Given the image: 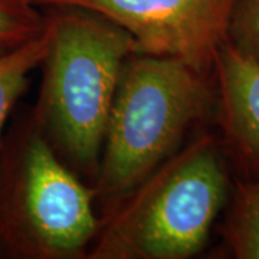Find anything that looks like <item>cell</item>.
<instances>
[{
	"label": "cell",
	"mask_w": 259,
	"mask_h": 259,
	"mask_svg": "<svg viewBox=\"0 0 259 259\" xmlns=\"http://www.w3.org/2000/svg\"><path fill=\"white\" fill-rule=\"evenodd\" d=\"M216 102L212 72L168 56L134 52L112 102L94 182L97 197L115 204L177 151Z\"/></svg>",
	"instance_id": "3957f363"
},
{
	"label": "cell",
	"mask_w": 259,
	"mask_h": 259,
	"mask_svg": "<svg viewBox=\"0 0 259 259\" xmlns=\"http://www.w3.org/2000/svg\"><path fill=\"white\" fill-rule=\"evenodd\" d=\"M231 190L221 141L204 133L112 204L87 258H192L207 243Z\"/></svg>",
	"instance_id": "7a4b0ae2"
},
{
	"label": "cell",
	"mask_w": 259,
	"mask_h": 259,
	"mask_svg": "<svg viewBox=\"0 0 259 259\" xmlns=\"http://www.w3.org/2000/svg\"><path fill=\"white\" fill-rule=\"evenodd\" d=\"M47 16L26 0H0V55L39 36Z\"/></svg>",
	"instance_id": "9c48e42d"
},
{
	"label": "cell",
	"mask_w": 259,
	"mask_h": 259,
	"mask_svg": "<svg viewBox=\"0 0 259 259\" xmlns=\"http://www.w3.org/2000/svg\"><path fill=\"white\" fill-rule=\"evenodd\" d=\"M236 0H37L100 13L134 39L141 54L168 56L212 72L228 39Z\"/></svg>",
	"instance_id": "5b68a950"
},
{
	"label": "cell",
	"mask_w": 259,
	"mask_h": 259,
	"mask_svg": "<svg viewBox=\"0 0 259 259\" xmlns=\"http://www.w3.org/2000/svg\"><path fill=\"white\" fill-rule=\"evenodd\" d=\"M216 120L225 157L241 180H259V62L226 40L213 62Z\"/></svg>",
	"instance_id": "8992f818"
},
{
	"label": "cell",
	"mask_w": 259,
	"mask_h": 259,
	"mask_svg": "<svg viewBox=\"0 0 259 259\" xmlns=\"http://www.w3.org/2000/svg\"><path fill=\"white\" fill-rule=\"evenodd\" d=\"M95 199L28 114L0 144V259L87 258Z\"/></svg>",
	"instance_id": "277c9868"
},
{
	"label": "cell",
	"mask_w": 259,
	"mask_h": 259,
	"mask_svg": "<svg viewBox=\"0 0 259 259\" xmlns=\"http://www.w3.org/2000/svg\"><path fill=\"white\" fill-rule=\"evenodd\" d=\"M48 45L49 30L47 25L39 36L0 55V144L10 112L25 91L29 75L44 62Z\"/></svg>",
	"instance_id": "ba28073f"
},
{
	"label": "cell",
	"mask_w": 259,
	"mask_h": 259,
	"mask_svg": "<svg viewBox=\"0 0 259 259\" xmlns=\"http://www.w3.org/2000/svg\"><path fill=\"white\" fill-rule=\"evenodd\" d=\"M45 9L49 45L30 114L65 163L94 185L121 72L137 45L100 13L71 6Z\"/></svg>",
	"instance_id": "6da1fadb"
},
{
	"label": "cell",
	"mask_w": 259,
	"mask_h": 259,
	"mask_svg": "<svg viewBox=\"0 0 259 259\" xmlns=\"http://www.w3.org/2000/svg\"><path fill=\"white\" fill-rule=\"evenodd\" d=\"M226 40L259 62V0H236Z\"/></svg>",
	"instance_id": "30bf717a"
},
{
	"label": "cell",
	"mask_w": 259,
	"mask_h": 259,
	"mask_svg": "<svg viewBox=\"0 0 259 259\" xmlns=\"http://www.w3.org/2000/svg\"><path fill=\"white\" fill-rule=\"evenodd\" d=\"M221 235L233 258L259 259V180L232 185Z\"/></svg>",
	"instance_id": "52a82bcc"
},
{
	"label": "cell",
	"mask_w": 259,
	"mask_h": 259,
	"mask_svg": "<svg viewBox=\"0 0 259 259\" xmlns=\"http://www.w3.org/2000/svg\"><path fill=\"white\" fill-rule=\"evenodd\" d=\"M26 2L32 3V5H35V6H36V3H37V0H26Z\"/></svg>",
	"instance_id": "8fae6325"
}]
</instances>
